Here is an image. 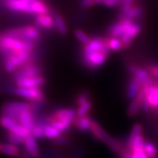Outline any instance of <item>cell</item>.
Segmentation results:
<instances>
[{"label":"cell","mask_w":158,"mask_h":158,"mask_svg":"<svg viewBox=\"0 0 158 158\" xmlns=\"http://www.w3.org/2000/svg\"><path fill=\"white\" fill-rule=\"evenodd\" d=\"M35 25L41 30H52L55 28L54 16L51 13L36 15L35 18Z\"/></svg>","instance_id":"8fae6325"},{"label":"cell","mask_w":158,"mask_h":158,"mask_svg":"<svg viewBox=\"0 0 158 158\" xmlns=\"http://www.w3.org/2000/svg\"><path fill=\"white\" fill-rule=\"evenodd\" d=\"M123 3V0H104L103 5L108 8H114L120 6Z\"/></svg>","instance_id":"836d02e7"},{"label":"cell","mask_w":158,"mask_h":158,"mask_svg":"<svg viewBox=\"0 0 158 158\" xmlns=\"http://www.w3.org/2000/svg\"><path fill=\"white\" fill-rule=\"evenodd\" d=\"M16 123V121L10 117L0 114V126L3 129H5L6 131H10Z\"/></svg>","instance_id":"83f0119b"},{"label":"cell","mask_w":158,"mask_h":158,"mask_svg":"<svg viewBox=\"0 0 158 158\" xmlns=\"http://www.w3.org/2000/svg\"><path fill=\"white\" fill-rule=\"evenodd\" d=\"M142 132H143V126L139 123H136L132 126L129 136H136L141 135Z\"/></svg>","instance_id":"e575fe53"},{"label":"cell","mask_w":158,"mask_h":158,"mask_svg":"<svg viewBox=\"0 0 158 158\" xmlns=\"http://www.w3.org/2000/svg\"><path fill=\"white\" fill-rule=\"evenodd\" d=\"M2 143H1V142H0V149H1V147H2Z\"/></svg>","instance_id":"b9f144b4"},{"label":"cell","mask_w":158,"mask_h":158,"mask_svg":"<svg viewBox=\"0 0 158 158\" xmlns=\"http://www.w3.org/2000/svg\"><path fill=\"white\" fill-rule=\"evenodd\" d=\"M0 152L6 156H12V157H17L20 155V149L18 145L8 143V142L6 143H2Z\"/></svg>","instance_id":"7402d4cb"},{"label":"cell","mask_w":158,"mask_h":158,"mask_svg":"<svg viewBox=\"0 0 158 158\" xmlns=\"http://www.w3.org/2000/svg\"><path fill=\"white\" fill-rule=\"evenodd\" d=\"M131 158H149L145 152L143 151V148L141 149L134 150L131 152Z\"/></svg>","instance_id":"8d00e7d4"},{"label":"cell","mask_w":158,"mask_h":158,"mask_svg":"<svg viewBox=\"0 0 158 158\" xmlns=\"http://www.w3.org/2000/svg\"><path fill=\"white\" fill-rule=\"evenodd\" d=\"M61 135H63L62 132L52 127V125L47 124L44 127V136L46 139L54 140V139L60 137Z\"/></svg>","instance_id":"d4e9b609"},{"label":"cell","mask_w":158,"mask_h":158,"mask_svg":"<svg viewBox=\"0 0 158 158\" xmlns=\"http://www.w3.org/2000/svg\"><path fill=\"white\" fill-rule=\"evenodd\" d=\"M89 131L94 139L104 143H106V142L108 141V139L110 137V135L105 131V129L101 126V124L96 120H94V118L91 122Z\"/></svg>","instance_id":"5bb4252c"},{"label":"cell","mask_w":158,"mask_h":158,"mask_svg":"<svg viewBox=\"0 0 158 158\" xmlns=\"http://www.w3.org/2000/svg\"><path fill=\"white\" fill-rule=\"evenodd\" d=\"M143 12H144V10H143V6H140V5L134 4V6L131 7L126 18L133 21V22H139V20L143 17Z\"/></svg>","instance_id":"603a6c76"},{"label":"cell","mask_w":158,"mask_h":158,"mask_svg":"<svg viewBox=\"0 0 158 158\" xmlns=\"http://www.w3.org/2000/svg\"><path fill=\"white\" fill-rule=\"evenodd\" d=\"M26 138L17 135V134L11 132V131H6V139L8 143H13L15 145H23Z\"/></svg>","instance_id":"484cf974"},{"label":"cell","mask_w":158,"mask_h":158,"mask_svg":"<svg viewBox=\"0 0 158 158\" xmlns=\"http://www.w3.org/2000/svg\"><path fill=\"white\" fill-rule=\"evenodd\" d=\"M5 5L9 10L18 13L31 15L30 2L24 0H5Z\"/></svg>","instance_id":"7c38bea8"},{"label":"cell","mask_w":158,"mask_h":158,"mask_svg":"<svg viewBox=\"0 0 158 158\" xmlns=\"http://www.w3.org/2000/svg\"><path fill=\"white\" fill-rule=\"evenodd\" d=\"M143 151L149 158H156L157 156V148L152 142L146 140L143 145Z\"/></svg>","instance_id":"f1b7e54d"},{"label":"cell","mask_w":158,"mask_h":158,"mask_svg":"<svg viewBox=\"0 0 158 158\" xmlns=\"http://www.w3.org/2000/svg\"><path fill=\"white\" fill-rule=\"evenodd\" d=\"M74 36L75 38L81 43L82 45L86 44L88 42L91 40V37L88 35L86 32L81 29H76L74 31Z\"/></svg>","instance_id":"4dcf8cb0"},{"label":"cell","mask_w":158,"mask_h":158,"mask_svg":"<svg viewBox=\"0 0 158 158\" xmlns=\"http://www.w3.org/2000/svg\"><path fill=\"white\" fill-rule=\"evenodd\" d=\"M54 16V23H55V29L60 35H64L68 32V27H67L66 23L64 20V17L60 15V13L54 12L53 14Z\"/></svg>","instance_id":"44dd1931"},{"label":"cell","mask_w":158,"mask_h":158,"mask_svg":"<svg viewBox=\"0 0 158 158\" xmlns=\"http://www.w3.org/2000/svg\"><path fill=\"white\" fill-rule=\"evenodd\" d=\"M93 118L88 115L85 116H76L73 122V126L81 132H87L89 131Z\"/></svg>","instance_id":"ac0fdd59"},{"label":"cell","mask_w":158,"mask_h":158,"mask_svg":"<svg viewBox=\"0 0 158 158\" xmlns=\"http://www.w3.org/2000/svg\"><path fill=\"white\" fill-rule=\"evenodd\" d=\"M96 5H103L104 0H95Z\"/></svg>","instance_id":"f35d334b"},{"label":"cell","mask_w":158,"mask_h":158,"mask_svg":"<svg viewBox=\"0 0 158 158\" xmlns=\"http://www.w3.org/2000/svg\"><path fill=\"white\" fill-rule=\"evenodd\" d=\"M23 146L25 152H27L32 158H39L40 156V149L38 145L37 139L31 134L26 137Z\"/></svg>","instance_id":"9a60e30c"},{"label":"cell","mask_w":158,"mask_h":158,"mask_svg":"<svg viewBox=\"0 0 158 158\" xmlns=\"http://www.w3.org/2000/svg\"><path fill=\"white\" fill-rule=\"evenodd\" d=\"M134 2L135 0H123V2Z\"/></svg>","instance_id":"ab89813d"},{"label":"cell","mask_w":158,"mask_h":158,"mask_svg":"<svg viewBox=\"0 0 158 158\" xmlns=\"http://www.w3.org/2000/svg\"><path fill=\"white\" fill-rule=\"evenodd\" d=\"M107 44H108L109 48L111 52H119L123 49L122 42H121L120 39H118V38L107 36Z\"/></svg>","instance_id":"4316f807"},{"label":"cell","mask_w":158,"mask_h":158,"mask_svg":"<svg viewBox=\"0 0 158 158\" xmlns=\"http://www.w3.org/2000/svg\"><path fill=\"white\" fill-rule=\"evenodd\" d=\"M108 55L101 52H81V62L85 68L90 70L99 69L109 58Z\"/></svg>","instance_id":"277c9868"},{"label":"cell","mask_w":158,"mask_h":158,"mask_svg":"<svg viewBox=\"0 0 158 158\" xmlns=\"http://www.w3.org/2000/svg\"><path fill=\"white\" fill-rule=\"evenodd\" d=\"M11 92L29 102H44L46 98L45 94L40 87L20 88L15 86L11 89Z\"/></svg>","instance_id":"8992f818"},{"label":"cell","mask_w":158,"mask_h":158,"mask_svg":"<svg viewBox=\"0 0 158 158\" xmlns=\"http://www.w3.org/2000/svg\"><path fill=\"white\" fill-rule=\"evenodd\" d=\"M127 69H128V72L131 75V77L139 79V81L142 82V85L146 79L151 77L148 70L144 67L139 66V65H137L135 64L130 63L127 65Z\"/></svg>","instance_id":"2e32d148"},{"label":"cell","mask_w":158,"mask_h":158,"mask_svg":"<svg viewBox=\"0 0 158 158\" xmlns=\"http://www.w3.org/2000/svg\"><path fill=\"white\" fill-rule=\"evenodd\" d=\"M93 103L91 99L88 100L83 103L76 106V116H85L88 115L92 110Z\"/></svg>","instance_id":"cb8c5ba5"},{"label":"cell","mask_w":158,"mask_h":158,"mask_svg":"<svg viewBox=\"0 0 158 158\" xmlns=\"http://www.w3.org/2000/svg\"><path fill=\"white\" fill-rule=\"evenodd\" d=\"M132 22L133 21L125 18L124 19L117 20L116 22L111 23L108 27L107 30H106L107 36L118 38L119 39L121 37V35H123V33L124 32L125 30L127 29Z\"/></svg>","instance_id":"9c48e42d"},{"label":"cell","mask_w":158,"mask_h":158,"mask_svg":"<svg viewBox=\"0 0 158 158\" xmlns=\"http://www.w3.org/2000/svg\"><path fill=\"white\" fill-rule=\"evenodd\" d=\"M145 98V88L143 85L135 98L131 100L127 108V114L130 117H135L141 110L142 102Z\"/></svg>","instance_id":"30bf717a"},{"label":"cell","mask_w":158,"mask_h":158,"mask_svg":"<svg viewBox=\"0 0 158 158\" xmlns=\"http://www.w3.org/2000/svg\"><path fill=\"white\" fill-rule=\"evenodd\" d=\"M79 4L82 8L87 9L96 5L95 0H79Z\"/></svg>","instance_id":"d590c367"},{"label":"cell","mask_w":158,"mask_h":158,"mask_svg":"<svg viewBox=\"0 0 158 158\" xmlns=\"http://www.w3.org/2000/svg\"><path fill=\"white\" fill-rule=\"evenodd\" d=\"M23 110H32V105H31V102H27L12 101V102H6L1 109V114H0L10 117L17 122L19 113Z\"/></svg>","instance_id":"5b68a950"},{"label":"cell","mask_w":158,"mask_h":158,"mask_svg":"<svg viewBox=\"0 0 158 158\" xmlns=\"http://www.w3.org/2000/svg\"><path fill=\"white\" fill-rule=\"evenodd\" d=\"M40 30L38 28L35 24L23 25L20 27H12L5 31L4 35L12 36V37L18 38V39L25 40H31L36 42L41 39V33Z\"/></svg>","instance_id":"7a4b0ae2"},{"label":"cell","mask_w":158,"mask_h":158,"mask_svg":"<svg viewBox=\"0 0 158 158\" xmlns=\"http://www.w3.org/2000/svg\"><path fill=\"white\" fill-rule=\"evenodd\" d=\"M46 79L42 75H39L36 77H28V78L19 79L15 81L17 87L20 88H33L41 87L45 84Z\"/></svg>","instance_id":"4fadbf2b"},{"label":"cell","mask_w":158,"mask_h":158,"mask_svg":"<svg viewBox=\"0 0 158 158\" xmlns=\"http://www.w3.org/2000/svg\"><path fill=\"white\" fill-rule=\"evenodd\" d=\"M75 117H76V108H71V107L56 109L50 114H46V119L48 124L54 121H58L64 125L67 131L73 125Z\"/></svg>","instance_id":"3957f363"},{"label":"cell","mask_w":158,"mask_h":158,"mask_svg":"<svg viewBox=\"0 0 158 158\" xmlns=\"http://www.w3.org/2000/svg\"><path fill=\"white\" fill-rule=\"evenodd\" d=\"M36 42L31 40L18 39V38L9 36V35H0V54L4 56L10 52H22V51H31L34 52L36 47Z\"/></svg>","instance_id":"6da1fadb"},{"label":"cell","mask_w":158,"mask_h":158,"mask_svg":"<svg viewBox=\"0 0 158 158\" xmlns=\"http://www.w3.org/2000/svg\"><path fill=\"white\" fill-rule=\"evenodd\" d=\"M142 86V82L139 79L135 77H131L130 81H128V84L127 85L126 89V96L129 100H132L136 97L139 91L140 90Z\"/></svg>","instance_id":"d6986e66"},{"label":"cell","mask_w":158,"mask_h":158,"mask_svg":"<svg viewBox=\"0 0 158 158\" xmlns=\"http://www.w3.org/2000/svg\"><path fill=\"white\" fill-rule=\"evenodd\" d=\"M31 6V15H40L51 13V9L47 2L44 0H35L30 2Z\"/></svg>","instance_id":"ffe728a7"},{"label":"cell","mask_w":158,"mask_h":158,"mask_svg":"<svg viewBox=\"0 0 158 158\" xmlns=\"http://www.w3.org/2000/svg\"><path fill=\"white\" fill-rule=\"evenodd\" d=\"M141 31L142 25L140 22H132L130 24L119 38L123 44V49H128L131 47L134 40L141 33Z\"/></svg>","instance_id":"ba28073f"},{"label":"cell","mask_w":158,"mask_h":158,"mask_svg":"<svg viewBox=\"0 0 158 158\" xmlns=\"http://www.w3.org/2000/svg\"><path fill=\"white\" fill-rule=\"evenodd\" d=\"M134 6V2H123L120 6L119 12L117 15V20H122L124 19L127 17V14L131 9V7Z\"/></svg>","instance_id":"f546056e"},{"label":"cell","mask_w":158,"mask_h":158,"mask_svg":"<svg viewBox=\"0 0 158 158\" xmlns=\"http://www.w3.org/2000/svg\"><path fill=\"white\" fill-rule=\"evenodd\" d=\"M17 122L30 130L31 132V130L33 128L35 122V113L32 110H23L19 113Z\"/></svg>","instance_id":"e0dca14e"},{"label":"cell","mask_w":158,"mask_h":158,"mask_svg":"<svg viewBox=\"0 0 158 158\" xmlns=\"http://www.w3.org/2000/svg\"><path fill=\"white\" fill-rule=\"evenodd\" d=\"M43 72V67L37 62H30L20 66L16 71L14 72L13 78L14 81H17L19 79L28 78V77H33L42 75Z\"/></svg>","instance_id":"52a82bcc"},{"label":"cell","mask_w":158,"mask_h":158,"mask_svg":"<svg viewBox=\"0 0 158 158\" xmlns=\"http://www.w3.org/2000/svg\"><path fill=\"white\" fill-rule=\"evenodd\" d=\"M89 99H90V94L89 92L82 91L79 94H77V98L75 99V104H76V106H78L80 104L83 103Z\"/></svg>","instance_id":"d6a6232c"},{"label":"cell","mask_w":158,"mask_h":158,"mask_svg":"<svg viewBox=\"0 0 158 158\" xmlns=\"http://www.w3.org/2000/svg\"><path fill=\"white\" fill-rule=\"evenodd\" d=\"M148 72L149 73L150 76L153 77L154 79H158V64L155 63H148L144 65Z\"/></svg>","instance_id":"1f68e13d"},{"label":"cell","mask_w":158,"mask_h":158,"mask_svg":"<svg viewBox=\"0 0 158 158\" xmlns=\"http://www.w3.org/2000/svg\"><path fill=\"white\" fill-rule=\"evenodd\" d=\"M155 84H156V85L158 86V79H156V83H155Z\"/></svg>","instance_id":"60d3db41"},{"label":"cell","mask_w":158,"mask_h":158,"mask_svg":"<svg viewBox=\"0 0 158 158\" xmlns=\"http://www.w3.org/2000/svg\"><path fill=\"white\" fill-rule=\"evenodd\" d=\"M53 141H54V143L56 144H57L59 146H65L69 143V139L67 137H64L63 135H61L60 137L54 139Z\"/></svg>","instance_id":"74e56055"}]
</instances>
